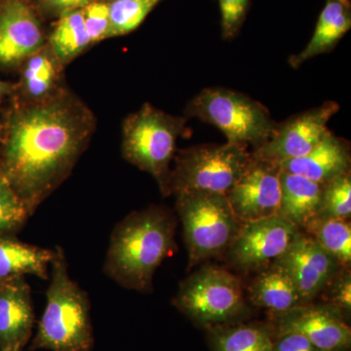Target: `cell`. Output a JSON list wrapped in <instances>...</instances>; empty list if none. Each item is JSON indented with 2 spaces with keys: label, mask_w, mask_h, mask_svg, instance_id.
Instances as JSON below:
<instances>
[{
  "label": "cell",
  "mask_w": 351,
  "mask_h": 351,
  "mask_svg": "<svg viewBox=\"0 0 351 351\" xmlns=\"http://www.w3.org/2000/svg\"><path fill=\"white\" fill-rule=\"evenodd\" d=\"M96 129L94 112L69 87L43 103L9 101L0 117V178L29 217L71 176Z\"/></svg>",
  "instance_id": "cell-1"
},
{
  "label": "cell",
  "mask_w": 351,
  "mask_h": 351,
  "mask_svg": "<svg viewBox=\"0 0 351 351\" xmlns=\"http://www.w3.org/2000/svg\"><path fill=\"white\" fill-rule=\"evenodd\" d=\"M177 221L169 210L151 206L122 219L110 237L104 271L128 290L149 293L159 265L177 251Z\"/></svg>",
  "instance_id": "cell-2"
},
{
  "label": "cell",
  "mask_w": 351,
  "mask_h": 351,
  "mask_svg": "<svg viewBox=\"0 0 351 351\" xmlns=\"http://www.w3.org/2000/svg\"><path fill=\"white\" fill-rule=\"evenodd\" d=\"M46 306L39 321L34 350L89 351L93 346L86 293L71 278L63 249H55Z\"/></svg>",
  "instance_id": "cell-3"
},
{
  "label": "cell",
  "mask_w": 351,
  "mask_h": 351,
  "mask_svg": "<svg viewBox=\"0 0 351 351\" xmlns=\"http://www.w3.org/2000/svg\"><path fill=\"white\" fill-rule=\"evenodd\" d=\"M188 119L169 114L145 103L122 123V156L156 180L163 196H169L171 164L180 137L189 135Z\"/></svg>",
  "instance_id": "cell-4"
},
{
  "label": "cell",
  "mask_w": 351,
  "mask_h": 351,
  "mask_svg": "<svg viewBox=\"0 0 351 351\" xmlns=\"http://www.w3.org/2000/svg\"><path fill=\"white\" fill-rule=\"evenodd\" d=\"M184 117L218 128L230 144L253 147L269 142L277 122L269 108L248 95L225 87L201 90L184 108Z\"/></svg>",
  "instance_id": "cell-5"
},
{
  "label": "cell",
  "mask_w": 351,
  "mask_h": 351,
  "mask_svg": "<svg viewBox=\"0 0 351 351\" xmlns=\"http://www.w3.org/2000/svg\"><path fill=\"white\" fill-rule=\"evenodd\" d=\"M176 210L188 248L189 269L225 254L241 225L223 195L182 193L176 196Z\"/></svg>",
  "instance_id": "cell-6"
},
{
  "label": "cell",
  "mask_w": 351,
  "mask_h": 351,
  "mask_svg": "<svg viewBox=\"0 0 351 351\" xmlns=\"http://www.w3.org/2000/svg\"><path fill=\"white\" fill-rule=\"evenodd\" d=\"M252 152L242 145L205 144L177 149L171 170L170 193L228 195L250 162Z\"/></svg>",
  "instance_id": "cell-7"
},
{
  "label": "cell",
  "mask_w": 351,
  "mask_h": 351,
  "mask_svg": "<svg viewBox=\"0 0 351 351\" xmlns=\"http://www.w3.org/2000/svg\"><path fill=\"white\" fill-rule=\"evenodd\" d=\"M174 304L205 330L237 322L246 311L241 280L212 265L201 267L182 281Z\"/></svg>",
  "instance_id": "cell-8"
},
{
  "label": "cell",
  "mask_w": 351,
  "mask_h": 351,
  "mask_svg": "<svg viewBox=\"0 0 351 351\" xmlns=\"http://www.w3.org/2000/svg\"><path fill=\"white\" fill-rule=\"evenodd\" d=\"M299 230L279 215L242 223L226 258L237 269L258 271L280 258Z\"/></svg>",
  "instance_id": "cell-9"
},
{
  "label": "cell",
  "mask_w": 351,
  "mask_h": 351,
  "mask_svg": "<svg viewBox=\"0 0 351 351\" xmlns=\"http://www.w3.org/2000/svg\"><path fill=\"white\" fill-rule=\"evenodd\" d=\"M339 110L338 103L327 101L319 107L291 117L277 123L269 142L252 154L276 164L304 156L324 138L330 130L328 123Z\"/></svg>",
  "instance_id": "cell-10"
},
{
  "label": "cell",
  "mask_w": 351,
  "mask_h": 351,
  "mask_svg": "<svg viewBox=\"0 0 351 351\" xmlns=\"http://www.w3.org/2000/svg\"><path fill=\"white\" fill-rule=\"evenodd\" d=\"M280 174L279 164L252 154L243 174L226 195L240 223L278 215L281 202Z\"/></svg>",
  "instance_id": "cell-11"
},
{
  "label": "cell",
  "mask_w": 351,
  "mask_h": 351,
  "mask_svg": "<svg viewBox=\"0 0 351 351\" xmlns=\"http://www.w3.org/2000/svg\"><path fill=\"white\" fill-rule=\"evenodd\" d=\"M272 331L295 332L306 337L320 351H350L351 329L348 321L327 304H301L269 313Z\"/></svg>",
  "instance_id": "cell-12"
},
{
  "label": "cell",
  "mask_w": 351,
  "mask_h": 351,
  "mask_svg": "<svg viewBox=\"0 0 351 351\" xmlns=\"http://www.w3.org/2000/svg\"><path fill=\"white\" fill-rule=\"evenodd\" d=\"M43 20L29 0L0 3V71L17 73L27 58L45 45Z\"/></svg>",
  "instance_id": "cell-13"
},
{
  "label": "cell",
  "mask_w": 351,
  "mask_h": 351,
  "mask_svg": "<svg viewBox=\"0 0 351 351\" xmlns=\"http://www.w3.org/2000/svg\"><path fill=\"white\" fill-rule=\"evenodd\" d=\"M274 262L293 277L304 304L313 302L341 267L336 258L302 230L297 232L285 253Z\"/></svg>",
  "instance_id": "cell-14"
},
{
  "label": "cell",
  "mask_w": 351,
  "mask_h": 351,
  "mask_svg": "<svg viewBox=\"0 0 351 351\" xmlns=\"http://www.w3.org/2000/svg\"><path fill=\"white\" fill-rule=\"evenodd\" d=\"M64 69L66 66L60 63L46 43L18 69L19 77L9 101L32 105L49 100L68 87L64 80Z\"/></svg>",
  "instance_id": "cell-15"
},
{
  "label": "cell",
  "mask_w": 351,
  "mask_h": 351,
  "mask_svg": "<svg viewBox=\"0 0 351 351\" xmlns=\"http://www.w3.org/2000/svg\"><path fill=\"white\" fill-rule=\"evenodd\" d=\"M34 313L25 277L0 285V351L21 350L31 336Z\"/></svg>",
  "instance_id": "cell-16"
},
{
  "label": "cell",
  "mask_w": 351,
  "mask_h": 351,
  "mask_svg": "<svg viewBox=\"0 0 351 351\" xmlns=\"http://www.w3.org/2000/svg\"><path fill=\"white\" fill-rule=\"evenodd\" d=\"M279 165L286 172L324 184L339 176L350 172V143L329 130L319 144L304 156Z\"/></svg>",
  "instance_id": "cell-17"
},
{
  "label": "cell",
  "mask_w": 351,
  "mask_h": 351,
  "mask_svg": "<svg viewBox=\"0 0 351 351\" xmlns=\"http://www.w3.org/2000/svg\"><path fill=\"white\" fill-rule=\"evenodd\" d=\"M257 272L247 290L254 306L274 313L304 304L294 279L282 265L274 262Z\"/></svg>",
  "instance_id": "cell-18"
},
{
  "label": "cell",
  "mask_w": 351,
  "mask_h": 351,
  "mask_svg": "<svg viewBox=\"0 0 351 351\" xmlns=\"http://www.w3.org/2000/svg\"><path fill=\"white\" fill-rule=\"evenodd\" d=\"M350 27V0H326L313 38L302 52L289 58V64L298 69L314 57L331 52Z\"/></svg>",
  "instance_id": "cell-19"
},
{
  "label": "cell",
  "mask_w": 351,
  "mask_h": 351,
  "mask_svg": "<svg viewBox=\"0 0 351 351\" xmlns=\"http://www.w3.org/2000/svg\"><path fill=\"white\" fill-rule=\"evenodd\" d=\"M280 181L278 215L288 219L298 230H304L319 214L323 184L282 169Z\"/></svg>",
  "instance_id": "cell-20"
},
{
  "label": "cell",
  "mask_w": 351,
  "mask_h": 351,
  "mask_svg": "<svg viewBox=\"0 0 351 351\" xmlns=\"http://www.w3.org/2000/svg\"><path fill=\"white\" fill-rule=\"evenodd\" d=\"M55 250L25 243L14 235H0V282L34 276L48 279Z\"/></svg>",
  "instance_id": "cell-21"
},
{
  "label": "cell",
  "mask_w": 351,
  "mask_h": 351,
  "mask_svg": "<svg viewBox=\"0 0 351 351\" xmlns=\"http://www.w3.org/2000/svg\"><path fill=\"white\" fill-rule=\"evenodd\" d=\"M211 351H272V330L269 323H239L208 328Z\"/></svg>",
  "instance_id": "cell-22"
},
{
  "label": "cell",
  "mask_w": 351,
  "mask_h": 351,
  "mask_svg": "<svg viewBox=\"0 0 351 351\" xmlns=\"http://www.w3.org/2000/svg\"><path fill=\"white\" fill-rule=\"evenodd\" d=\"M47 44L64 66L91 47L82 9L58 18L54 29L47 36Z\"/></svg>",
  "instance_id": "cell-23"
},
{
  "label": "cell",
  "mask_w": 351,
  "mask_h": 351,
  "mask_svg": "<svg viewBox=\"0 0 351 351\" xmlns=\"http://www.w3.org/2000/svg\"><path fill=\"white\" fill-rule=\"evenodd\" d=\"M302 232L311 235L332 256L341 267H350L351 226L350 219H314Z\"/></svg>",
  "instance_id": "cell-24"
},
{
  "label": "cell",
  "mask_w": 351,
  "mask_h": 351,
  "mask_svg": "<svg viewBox=\"0 0 351 351\" xmlns=\"http://www.w3.org/2000/svg\"><path fill=\"white\" fill-rule=\"evenodd\" d=\"M110 7V38L136 31L145 18L163 0H108Z\"/></svg>",
  "instance_id": "cell-25"
},
{
  "label": "cell",
  "mask_w": 351,
  "mask_h": 351,
  "mask_svg": "<svg viewBox=\"0 0 351 351\" xmlns=\"http://www.w3.org/2000/svg\"><path fill=\"white\" fill-rule=\"evenodd\" d=\"M351 216V174L346 173L323 184L317 218L350 219Z\"/></svg>",
  "instance_id": "cell-26"
},
{
  "label": "cell",
  "mask_w": 351,
  "mask_h": 351,
  "mask_svg": "<svg viewBox=\"0 0 351 351\" xmlns=\"http://www.w3.org/2000/svg\"><path fill=\"white\" fill-rule=\"evenodd\" d=\"M29 218L27 209L8 184L0 178V235H13Z\"/></svg>",
  "instance_id": "cell-27"
},
{
  "label": "cell",
  "mask_w": 351,
  "mask_h": 351,
  "mask_svg": "<svg viewBox=\"0 0 351 351\" xmlns=\"http://www.w3.org/2000/svg\"><path fill=\"white\" fill-rule=\"evenodd\" d=\"M322 304L334 307L346 321L351 315V272L350 267H341L326 287L321 291Z\"/></svg>",
  "instance_id": "cell-28"
},
{
  "label": "cell",
  "mask_w": 351,
  "mask_h": 351,
  "mask_svg": "<svg viewBox=\"0 0 351 351\" xmlns=\"http://www.w3.org/2000/svg\"><path fill=\"white\" fill-rule=\"evenodd\" d=\"M82 10L91 46L110 38V7L108 0H95L83 7Z\"/></svg>",
  "instance_id": "cell-29"
},
{
  "label": "cell",
  "mask_w": 351,
  "mask_h": 351,
  "mask_svg": "<svg viewBox=\"0 0 351 351\" xmlns=\"http://www.w3.org/2000/svg\"><path fill=\"white\" fill-rule=\"evenodd\" d=\"M219 6L221 36L223 39H233L239 34L246 20L250 0H219Z\"/></svg>",
  "instance_id": "cell-30"
},
{
  "label": "cell",
  "mask_w": 351,
  "mask_h": 351,
  "mask_svg": "<svg viewBox=\"0 0 351 351\" xmlns=\"http://www.w3.org/2000/svg\"><path fill=\"white\" fill-rule=\"evenodd\" d=\"M43 19H58L64 14L80 10L95 0H29Z\"/></svg>",
  "instance_id": "cell-31"
},
{
  "label": "cell",
  "mask_w": 351,
  "mask_h": 351,
  "mask_svg": "<svg viewBox=\"0 0 351 351\" xmlns=\"http://www.w3.org/2000/svg\"><path fill=\"white\" fill-rule=\"evenodd\" d=\"M272 351L320 350L299 332L272 331Z\"/></svg>",
  "instance_id": "cell-32"
},
{
  "label": "cell",
  "mask_w": 351,
  "mask_h": 351,
  "mask_svg": "<svg viewBox=\"0 0 351 351\" xmlns=\"http://www.w3.org/2000/svg\"><path fill=\"white\" fill-rule=\"evenodd\" d=\"M15 90V82L0 80V104L5 100H10Z\"/></svg>",
  "instance_id": "cell-33"
},
{
  "label": "cell",
  "mask_w": 351,
  "mask_h": 351,
  "mask_svg": "<svg viewBox=\"0 0 351 351\" xmlns=\"http://www.w3.org/2000/svg\"><path fill=\"white\" fill-rule=\"evenodd\" d=\"M4 0H0V3H1V2H3Z\"/></svg>",
  "instance_id": "cell-34"
},
{
  "label": "cell",
  "mask_w": 351,
  "mask_h": 351,
  "mask_svg": "<svg viewBox=\"0 0 351 351\" xmlns=\"http://www.w3.org/2000/svg\"><path fill=\"white\" fill-rule=\"evenodd\" d=\"M8 351H21V350H8Z\"/></svg>",
  "instance_id": "cell-35"
},
{
  "label": "cell",
  "mask_w": 351,
  "mask_h": 351,
  "mask_svg": "<svg viewBox=\"0 0 351 351\" xmlns=\"http://www.w3.org/2000/svg\"><path fill=\"white\" fill-rule=\"evenodd\" d=\"M1 283H2V282H0V285H1Z\"/></svg>",
  "instance_id": "cell-36"
}]
</instances>
